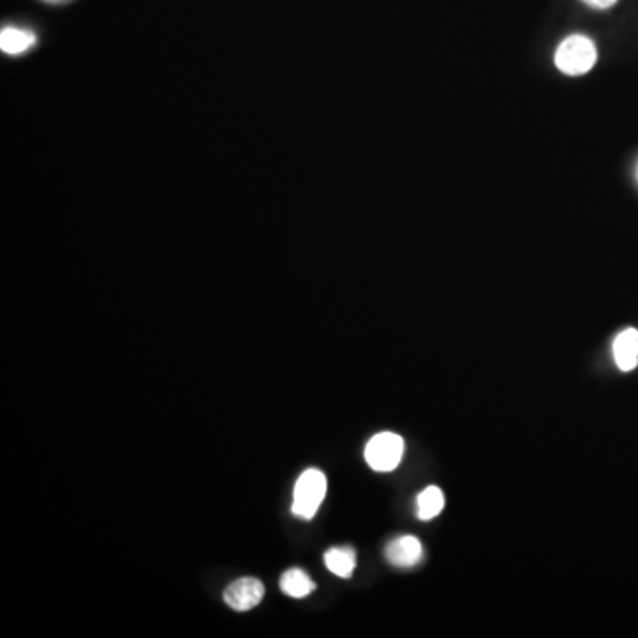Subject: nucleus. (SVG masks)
<instances>
[{
    "label": "nucleus",
    "instance_id": "f257e3e1",
    "mask_svg": "<svg viewBox=\"0 0 638 638\" xmlns=\"http://www.w3.org/2000/svg\"><path fill=\"white\" fill-rule=\"evenodd\" d=\"M325 495H327V477L321 470L309 468L296 481L291 511L302 520H311L314 514L318 513Z\"/></svg>",
    "mask_w": 638,
    "mask_h": 638
},
{
    "label": "nucleus",
    "instance_id": "f03ea898",
    "mask_svg": "<svg viewBox=\"0 0 638 638\" xmlns=\"http://www.w3.org/2000/svg\"><path fill=\"white\" fill-rule=\"evenodd\" d=\"M596 59L598 52L594 43L580 34L564 39L555 52V64L566 75H584L592 70Z\"/></svg>",
    "mask_w": 638,
    "mask_h": 638
},
{
    "label": "nucleus",
    "instance_id": "7ed1b4c3",
    "mask_svg": "<svg viewBox=\"0 0 638 638\" xmlns=\"http://www.w3.org/2000/svg\"><path fill=\"white\" fill-rule=\"evenodd\" d=\"M405 454V440L396 433H378L374 435L369 444L366 445L367 465L373 468L374 472H392L403 460Z\"/></svg>",
    "mask_w": 638,
    "mask_h": 638
},
{
    "label": "nucleus",
    "instance_id": "20e7f679",
    "mask_svg": "<svg viewBox=\"0 0 638 638\" xmlns=\"http://www.w3.org/2000/svg\"><path fill=\"white\" fill-rule=\"evenodd\" d=\"M265 596V585L261 580L245 576L236 580L233 584L227 585L224 592V601L229 607L238 612H249L252 608H256Z\"/></svg>",
    "mask_w": 638,
    "mask_h": 638
},
{
    "label": "nucleus",
    "instance_id": "39448f33",
    "mask_svg": "<svg viewBox=\"0 0 638 638\" xmlns=\"http://www.w3.org/2000/svg\"><path fill=\"white\" fill-rule=\"evenodd\" d=\"M422 543L415 536H401L394 539L387 550V561L396 568H413L422 559Z\"/></svg>",
    "mask_w": 638,
    "mask_h": 638
},
{
    "label": "nucleus",
    "instance_id": "423d86ee",
    "mask_svg": "<svg viewBox=\"0 0 638 638\" xmlns=\"http://www.w3.org/2000/svg\"><path fill=\"white\" fill-rule=\"evenodd\" d=\"M614 358L615 364L624 373L638 366V330L628 328L615 337Z\"/></svg>",
    "mask_w": 638,
    "mask_h": 638
},
{
    "label": "nucleus",
    "instance_id": "0eeeda50",
    "mask_svg": "<svg viewBox=\"0 0 638 638\" xmlns=\"http://www.w3.org/2000/svg\"><path fill=\"white\" fill-rule=\"evenodd\" d=\"M325 566L339 578H350L357 568V555L351 548H330L325 553Z\"/></svg>",
    "mask_w": 638,
    "mask_h": 638
},
{
    "label": "nucleus",
    "instance_id": "6e6552de",
    "mask_svg": "<svg viewBox=\"0 0 638 638\" xmlns=\"http://www.w3.org/2000/svg\"><path fill=\"white\" fill-rule=\"evenodd\" d=\"M316 589V585L311 580V576L307 575L302 569H288L281 578V591L288 594L291 598H305Z\"/></svg>",
    "mask_w": 638,
    "mask_h": 638
},
{
    "label": "nucleus",
    "instance_id": "1a4fd4ad",
    "mask_svg": "<svg viewBox=\"0 0 638 638\" xmlns=\"http://www.w3.org/2000/svg\"><path fill=\"white\" fill-rule=\"evenodd\" d=\"M36 43V36L31 31L8 27L0 34V48L6 54L18 55L29 50Z\"/></svg>",
    "mask_w": 638,
    "mask_h": 638
},
{
    "label": "nucleus",
    "instance_id": "9d476101",
    "mask_svg": "<svg viewBox=\"0 0 638 638\" xmlns=\"http://www.w3.org/2000/svg\"><path fill=\"white\" fill-rule=\"evenodd\" d=\"M445 497L440 488L429 486L417 497V516L428 522L444 511Z\"/></svg>",
    "mask_w": 638,
    "mask_h": 638
},
{
    "label": "nucleus",
    "instance_id": "9b49d317",
    "mask_svg": "<svg viewBox=\"0 0 638 638\" xmlns=\"http://www.w3.org/2000/svg\"><path fill=\"white\" fill-rule=\"evenodd\" d=\"M592 8L607 9L612 8L617 0H584Z\"/></svg>",
    "mask_w": 638,
    "mask_h": 638
}]
</instances>
